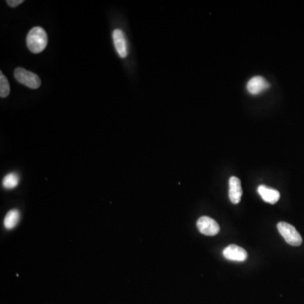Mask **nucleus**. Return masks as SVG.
<instances>
[{"label": "nucleus", "instance_id": "f257e3e1", "mask_svg": "<svg viewBox=\"0 0 304 304\" xmlns=\"http://www.w3.org/2000/svg\"><path fill=\"white\" fill-rule=\"evenodd\" d=\"M26 45L33 53H42L48 45V35L40 26L33 27L26 36Z\"/></svg>", "mask_w": 304, "mask_h": 304}, {"label": "nucleus", "instance_id": "f03ea898", "mask_svg": "<svg viewBox=\"0 0 304 304\" xmlns=\"http://www.w3.org/2000/svg\"><path fill=\"white\" fill-rule=\"evenodd\" d=\"M277 229L288 244L296 247L301 245L302 243L301 235L293 225L287 222L281 221L277 224Z\"/></svg>", "mask_w": 304, "mask_h": 304}, {"label": "nucleus", "instance_id": "7ed1b4c3", "mask_svg": "<svg viewBox=\"0 0 304 304\" xmlns=\"http://www.w3.org/2000/svg\"><path fill=\"white\" fill-rule=\"evenodd\" d=\"M15 78L19 83L30 89H37L41 86V80L37 74L25 68H17L15 70Z\"/></svg>", "mask_w": 304, "mask_h": 304}, {"label": "nucleus", "instance_id": "20e7f679", "mask_svg": "<svg viewBox=\"0 0 304 304\" xmlns=\"http://www.w3.org/2000/svg\"><path fill=\"white\" fill-rule=\"evenodd\" d=\"M197 227L205 236H215L220 232V226L212 218L202 216L197 220Z\"/></svg>", "mask_w": 304, "mask_h": 304}, {"label": "nucleus", "instance_id": "39448f33", "mask_svg": "<svg viewBox=\"0 0 304 304\" xmlns=\"http://www.w3.org/2000/svg\"><path fill=\"white\" fill-rule=\"evenodd\" d=\"M223 256L228 260L243 262L248 258V253L239 246L232 244L223 250Z\"/></svg>", "mask_w": 304, "mask_h": 304}, {"label": "nucleus", "instance_id": "423d86ee", "mask_svg": "<svg viewBox=\"0 0 304 304\" xmlns=\"http://www.w3.org/2000/svg\"><path fill=\"white\" fill-rule=\"evenodd\" d=\"M112 39H113L114 47L116 48L117 53L120 56V58H126L128 55V49H127L126 38L123 30L120 29L114 30L112 32Z\"/></svg>", "mask_w": 304, "mask_h": 304}, {"label": "nucleus", "instance_id": "0eeeda50", "mask_svg": "<svg viewBox=\"0 0 304 304\" xmlns=\"http://www.w3.org/2000/svg\"><path fill=\"white\" fill-rule=\"evenodd\" d=\"M243 195V189L240 180L237 177H230L229 179V199L233 204H238L240 202Z\"/></svg>", "mask_w": 304, "mask_h": 304}, {"label": "nucleus", "instance_id": "6e6552de", "mask_svg": "<svg viewBox=\"0 0 304 304\" xmlns=\"http://www.w3.org/2000/svg\"><path fill=\"white\" fill-rule=\"evenodd\" d=\"M270 87L268 82L261 76H255L248 81L247 89L252 95H258Z\"/></svg>", "mask_w": 304, "mask_h": 304}, {"label": "nucleus", "instance_id": "1a4fd4ad", "mask_svg": "<svg viewBox=\"0 0 304 304\" xmlns=\"http://www.w3.org/2000/svg\"><path fill=\"white\" fill-rule=\"evenodd\" d=\"M258 192L264 202L269 203L271 205L278 202L279 199H280L279 191L271 188V187H266L264 185H260L258 187Z\"/></svg>", "mask_w": 304, "mask_h": 304}, {"label": "nucleus", "instance_id": "9d476101", "mask_svg": "<svg viewBox=\"0 0 304 304\" xmlns=\"http://www.w3.org/2000/svg\"><path fill=\"white\" fill-rule=\"evenodd\" d=\"M20 220V212L17 210H11L7 213V215H5L4 224L5 226L8 230L13 229L15 225H17L18 222Z\"/></svg>", "mask_w": 304, "mask_h": 304}, {"label": "nucleus", "instance_id": "9b49d317", "mask_svg": "<svg viewBox=\"0 0 304 304\" xmlns=\"http://www.w3.org/2000/svg\"><path fill=\"white\" fill-rule=\"evenodd\" d=\"M19 183V176L15 172H10L6 175L3 179V185L6 189L15 188Z\"/></svg>", "mask_w": 304, "mask_h": 304}, {"label": "nucleus", "instance_id": "f8f14e48", "mask_svg": "<svg viewBox=\"0 0 304 304\" xmlns=\"http://www.w3.org/2000/svg\"><path fill=\"white\" fill-rule=\"evenodd\" d=\"M10 92V84L7 78L4 75V73H0V96L1 98H5L9 96Z\"/></svg>", "mask_w": 304, "mask_h": 304}, {"label": "nucleus", "instance_id": "ddd939ff", "mask_svg": "<svg viewBox=\"0 0 304 304\" xmlns=\"http://www.w3.org/2000/svg\"><path fill=\"white\" fill-rule=\"evenodd\" d=\"M23 2H24L23 0H8L6 1L8 5L13 8L17 7L18 5H21Z\"/></svg>", "mask_w": 304, "mask_h": 304}]
</instances>
